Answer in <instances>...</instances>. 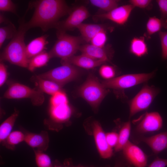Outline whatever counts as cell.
Wrapping results in <instances>:
<instances>
[{"label":"cell","instance_id":"6da1fadb","mask_svg":"<svg viewBox=\"0 0 167 167\" xmlns=\"http://www.w3.org/2000/svg\"><path fill=\"white\" fill-rule=\"evenodd\" d=\"M33 8L34 11L32 16L25 23L27 31L39 27L45 32L51 28H55L60 19L71 12L66 2L62 0L33 1L29 3L28 9Z\"/></svg>","mask_w":167,"mask_h":167},{"label":"cell","instance_id":"7a4b0ae2","mask_svg":"<svg viewBox=\"0 0 167 167\" xmlns=\"http://www.w3.org/2000/svg\"><path fill=\"white\" fill-rule=\"evenodd\" d=\"M25 23L24 18L19 20L16 33L1 54V61H6L18 66L28 68L29 60L26 55V45L24 41V36L27 31Z\"/></svg>","mask_w":167,"mask_h":167},{"label":"cell","instance_id":"3957f363","mask_svg":"<svg viewBox=\"0 0 167 167\" xmlns=\"http://www.w3.org/2000/svg\"><path fill=\"white\" fill-rule=\"evenodd\" d=\"M56 41L49 52L52 58H68L74 55L79 50L82 41L80 37L70 35L61 31H58Z\"/></svg>","mask_w":167,"mask_h":167},{"label":"cell","instance_id":"277c9868","mask_svg":"<svg viewBox=\"0 0 167 167\" xmlns=\"http://www.w3.org/2000/svg\"><path fill=\"white\" fill-rule=\"evenodd\" d=\"M109 90L105 88L95 76L90 74L86 81L78 89V93L94 109L98 108L101 103L108 93Z\"/></svg>","mask_w":167,"mask_h":167},{"label":"cell","instance_id":"5b68a950","mask_svg":"<svg viewBox=\"0 0 167 167\" xmlns=\"http://www.w3.org/2000/svg\"><path fill=\"white\" fill-rule=\"evenodd\" d=\"M155 71L148 73H139L123 75L105 80L101 83L105 88L123 90L145 83L155 75Z\"/></svg>","mask_w":167,"mask_h":167},{"label":"cell","instance_id":"8992f818","mask_svg":"<svg viewBox=\"0 0 167 167\" xmlns=\"http://www.w3.org/2000/svg\"><path fill=\"white\" fill-rule=\"evenodd\" d=\"M3 97L8 99H29L33 105L37 106L42 105L45 100L43 92L39 89L32 88L18 83L10 84Z\"/></svg>","mask_w":167,"mask_h":167},{"label":"cell","instance_id":"52a82bcc","mask_svg":"<svg viewBox=\"0 0 167 167\" xmlns=\"http://www.w3.org/2000/svg\"><path fill=\"white\" fill-rule=\"evenodd\" d=\"M160 92L153 86L146 85L129 102V117L137 113L145 110L150 106Z\"/></svg>","mask_w":167,"mask_h":167},{"label":"cell","instance_id":"ba28073f","mask_svg":"<svg viewBox=\"0 0 167 167\" xmlns=\"http://www.w3.org/2000/svg\"><path fill=\"white\" fill-rule=\"evenodd\" d=\"M79 74L78 69L74 66L64 64L37 75L41 78L54 82L62 86L75 79Z\"/></svg>","mask_w":167,"mask_h":167},{"label":"cell","instance_id":"9c48e42d","mask_svg":"<svg viewBox=\"0 0 167 167\" xmlns=\"http://www.w3.org/2000/svg\"><path fill=\"white\" fill-rule=\"evenodd\" d=\"M69 14L66 19L58 23L55 28L58 31L66 32V30L77 28L90 15L87 8L83 6L77 7Z\"/></svg>","mask_w":167,"mask_h":167},{"label":"cell","instance_id":"30bf717a","mask_svg":"<svg viewBox=\"0 0 167 167\" xmlns=\"http://www.w3.org/2000/svg\"><path fill=\"white\" fill-rule=\"evenodd\" d=\"M92 132L96 146L101 157L103 159L110 158L113 155L112 148L108 145L106 138V133L100 123L94 121L92 124Z\"/></svg>","mask_w":167,"mask_h":167},{"label":"cell","instance_id":"8fae6325","mask_svg":"<svg viewBox=\"0 0 167 167\" xmlns=\"http://www.w3.org/2000/svg\"><path fill=\"white\" fill-rule=\"evenodd\" d=\"M123 157L130 164L134 167H146L148 157L138 146L129 141L123 148Z\"/></svg>","mask_w":167,"mask_h":167},{"label":"cell","instance_id":"7c38bea8","mask_svg":"<svg viewBox=\"0 0 167 167\" xmlns=\"http://www.w3.org/2000/svg\"><path fill=\"white\" fill-rule=\"evenodd\" d=\"M135 7L131 4L118 6L111 11L94 16L97 19H108L119 25H123L128 20Z\"/></svg>","mask_w":167,"mask_h":167},{"label":"cell","instance_id":"4fadbf2b","mask_svg":"<svg viewBox=\"0 0 167 167\" xmlns=\"http://www.w3.org/2000/svg\"><path fill=\"white\" fill-rule=\"evenodd\" d=\"M162 118L157 112L146 113L136 126L135 130L139 133L157 131L161 129Z\"/></svg>","mask_w":167,"mask_h":167},{"label":"cell","instance_id":"5bb4252c","mask_svg":"<svg viewBox=\"0 0 167 167\" xmlns=\"http://www.w3.org/2000/svg\"><path fill=\"white\" fill-rule=\"evenodd\" d=\"M24 141L33 149L44 152L48 148L49 141L48 132L41 131L39 133L25 131Z\"/></svg>","mask_w":167,"mask_h":167},{"label":"cell","instance_id":"9a60e30c","mask_svg":"<svg viewBox=\"0 0 167 167\" xmlns=\"http://www.w3.org/2000/svg\"><path fill=\"white\" fill-rule=\"evenodd\" d=\"M62 64H69L86 69H91L101 66L106 62L93 59L84 54L75 56L61 60Z\"/></svg>","mask_w":167,"mask_h":167},{"label":"cell","instance_id":"2e32d148","mask_svg":"<svg viewBox=\"0 0 167 167\" xmlns=\"http://www.w3.org/2000/svg\"><path fill=\"white\" fill-rule=\"evenodd\" d=\"M139 138V141L148 145L155 154L167 148V131L151 136L141 137Z\"/></svg>","mask_w":167,"mask_h":167},{"label":"cell","instance_id":"e0dca14e","mask_svg":"<svg viewBox=\"0 0 167 167\" xmlns=\"http://www.w3.org/2000/svg\"><path fill=\"white\" fill-rule=\"evenodd\" d=\"M48 36L44 35L36 38L26 46V52L28 59H29L34 56L45 51L48 43Z\"/></svg>","mask_w":167,"mask_h":167},{"label":"cell","instance_id":"ac0fdd59","mask_svg":"<svg viewBox=\"0 0 167 167\" xmlns=\"http://www.w3.org/2000/svg\"><path fill=\"white\" fill-rule=\"evenodd\" d=\"M79 50L82 54L95 59L111 63L108 54L103 48L88 44L81 46Z\"/></svg>","mask_w":167,"mask_h":167},{"label":"cell","instance_id":"d6986e66","mask_svg":"<svg viewBox=\"0 0 167 167\" xmlns=\"http://www.w3.org/2000/svg\"><path fill=\"white\" fill-rule=\"evenodd\" d=\"M19 114V111L15 109L14 112L4 120L0 126V142L2 144L12 132L16 119Z\"/></svg>","mask_w":167,"mask_h":167},{"label":"cell","instance_id":"ffe728a7","mask_svg":"<svg viewBox=\"0 0 167 167\" xmlns=\"http://www.w3.org/2000/svg\"><path fill=\"white\" fill-rule=\"evenodd\" d=\"M77 28L80 32L83 39L87 42H90L98 33L104 29L100 25L84 23L81 24Z\"/></svg>","mask_w":167,"mask_h":167},{"label":"cell","instance_id":"44dd1931","mask_svg":"<svg viewBox=\"0 0 167 167\" xmlns=\"http://www.w3.org/2000/svg\"><path fill=\"white\" fill-rule=\"evenodd\" d=\"M36 83L38 89L43 92L52 96L57 92L62 91V87L58 84L52 81L41 78L36 76Z\"/></svg>","mask_w":167,"mask_h":167},{"label":"cell","instance_id":"7402d4cb","mask_svg":"<svg viewBox=\"0 0 167 167\" xmlns=\"http://www.w3.org/2000/svg\"><path fill=\"white\" fill-rule=\"evenodd\" d=\"M130 52L138 57H141L148 53L147 45L143 37L133 38L131 41Z\"/></svg>","mask_w":167,"mask_h":167},{"label":"cell","instance_id":"603a6c76","mask_svg":"<svg viewBox=\"0 0 167 167\" xmlns=\"http://www.w3.org/2000/svg\"><path fill=\"white\" fill-rule=\"evenodd\" d=\"M51 58L49 52L45 50L30 58L27 68L29 71H33L36 68L46 65Z\"/></svg>","mask_w":167,"mask_h":167},{"label":"cell","instance_id":"cb8c5ba5","mask_svg":"<svg viewBox=\"0 0 167 167\" xmlns=\"http://www.w3.org/2000/svg\"><path fill=\"white\" fill-rule=\"evenodd\" d=\"M131 129V124L130 121L125 122L123 124L118 134V140L114 151L118 152L122 150L129 141Z\"/></svg>","mask_w":167,"mask_h":167},{"label":"cell","instance_id":"d4e9b609","mask_svg":"<svg viewBox=\"0 0 167 167\" xmlns=\"http://www.w3.org/2000/svg\"><path fill=\"white\" fill-rule=\"evenodd\" d=\"M25 134L19 131H12L8 136L2 145L6 148L12 150L15 149V146L24 141Z\"/></svg>","mask_w":167,"mask_h":167},{"label":"cell","instance_id":"484cf974","mask_svg":"<svg viewBox=\"0 0 167 167\" xmlns=\"http://www.w3.org/2000/svg\"><path fill=\"white\" fill-rule=\"evenodd\" d=\"M163 27L167 28V21L156 16L150 17L146 24L147 31L149 35L159 31Z\"/></svg>","mask_w":167,"mask_h":167},{"label":"cell","instance_id":"4316f807","mask_svg":"<svg viewBox=\"0 0 167 167\" xmlns=\"http://www.w3.org/2000/svg\"><path fill=\"white\" fill-rule=\"evenodd\" d=\"M17 30L14 24L12 23L0 28V48L6 40L12 39L15 35Z\"/></svg>","mask_w":167,"mask_h":167},{"label":"cell","instance_id":"83f0119b","mask_svg":"<svg viewBox=\"0 0 167 167\" xmlns=\"http://www.w3.org/2000/svg\"><path fill=\"white\" fill-rule=\"evenodd\" d=\"M92 5L109 12L118 6V1L115 0H90Z\"/></svg>","mask_w":167,"mask_h":167},{"label":"cell","instance_id":"f1b7e54d","mask_svg":"<svg viewBox=\"0 0 167 167\" xmlns=\"http://www.w3.org/2000/svg\"><path fill=\"white\" fill-rule=\"evenodd\" d=\"M37 167H53V163L49 156L44 152L33 149Z\"/></svg>","mask_w":167,"mask_h":167},{"label":"cell","instance_id":"f546056e","mask_svg":"<svg viewBox=\"0 0 167 167\" xmlns=\"http://www.w3.org/2000/svg\"><path fill=\"white\" fill-rule=\"evenodd\" d=\"M105 31L103 30L98 33L91 40V44L95 46L103 48L107 41Z\"/></svg>","mask_w":167,"mask_h":167},{"label":"cell","instance_id":"4dcf8cb0","mask_svg":"<svg viewBox=\"0 0 167 167\" xmlns=\"http://www.w3.org/2000/svg\"><path fill=\"white\" fill-rule=\"evenodd\" d=\"M68 103L66 94L62 91L58 92L52 96L50 100V106H55Z\"/></svg>","mask_w":167,"mask_h":167},{"label":"cell","instance_id":"1f68e13d","mask_svg":"<svg viewBox=\"0 0 167 167\" xmlns=\"http://www.w3.org/2000/svg\"><path fill=\"white\" fill-rule=\"evenodd\" d=\"M99 73L103 78L106 80H108L114 78L116 71L113 66L103 65L101 66L99 70Z\"/></svg>","mask_w":167,"mask_h":167},{"label":"cell","instance_id":"d6a6232c","mask_svg":"<svg viewBox=\"0 0 167 167\" xmlns=\"http://www.w3.org/2000/svg\"><path fill=\"white\" fill-rule=\"evenodd\" d=\"M0 11L1 12H9L17 15L16 7L10 0H0Z\"/></svg>","mask_w":167,"mask_h":167},{"label":"cell","instance_id":"836d02e7","mask_svg":"<svg viewBox=\"0 0 167 167\" xmlns=\"http://www.w3.org/2000/svg\"><path fill=\"white\" fill-rule=\"evenodd\" d=\"M159 35L161 43L162 58L167 60V31H160Z\"/></svg>","mask_w":167,"mask_h":167},{"label":"cell","instance_id":"e575fe53","mask_svg":"<svg viewBox=\"0 0 167 167\" xmlns=\"http://www.w3.org/2000/svg\"><path fill=\"white\" fill-rule=\"evenodd\" d=\"M106 138L107 142L111 148L116 146L118 140V134L112 132L106 133Z\"/></svg>","mask_w":167,"mask_h":167},{"label":"cell","instance_id":"d590c367","mask_svg":"<svg viewBox=\"0 0 167 167\" xmlns=\"http://www.w3.org/2000/svg\"><path fill=\"white\" fill-rule=\"evenodd\" d=\"M156 2L161 13V19L167 21V0H157Z\"/></svg>","mask_w":167,"mask_h":167},{"label":"cell","instance_id":"8d00e7d4","mask_svg":"<svg viewBox=\"0 0 167 167\" xmlns=\"http://www.w3.org/2000/svg\"><path fill=\"white\" fill-rule=\"evenodd\" d=\"M152 1L150 0H130L129 1V2L135 7H137L141 8H145L148 7Z\"/></svg>","mask_w":167,"mask_h":167},{"label":"cell","instance_id":"74e56055","mask_svg":"<svg viewBox=\"0 0 167 167\" xmlns=\"http://www.w3.org/2000/svg\"><path fill=\"white\" fill-rule=\"evenodd\" d=\"M7 68L2 61L0 63V86L1 87L6 82L7 76Z\"/></svg>","mask_w":167,"mask_h":167},{"label":"cell","instance_id":"f35d334b","mask_svg":"<svg viewBox=\"0 0 167 167\" xmlns=\"http://www.w3.org/2000/svg\"><path fill=\"white\" fill-rule=\"evenodd\" d=\"M167 165V159L156 157L148 167H165Z\"/></svg>","mask_w":167,"mask_h":167},{"label":"cell","instance_id":"ab89813d","mask_svg":"<svg viewBox=\"0 0 167 167\" xmlns=\"http://www.w3.org/2000/svg\"><path fill=\"white\" fill-rule=\"evenodd\" d=\"M130 166L124 157H121L116 160L113 167H130Z\"/></svg>","mask_w":167,"mask_h":167},{"label":"cell","instance_id":"60d3db41","mask_svg":"<svg viewBox=\"0 0 167 167\" xmlns=\"http://www.w3.org/2000/svg\"><path fill=\"white\" fill-rule=\"evenodd\" d=\"M0 24L4 23L7 25L12 23L8 19L6 18L2 13H0Z\"/></svg>","mask_w":167,"mask_h":167},{"label":"cell","instance_id":"b9f144b4","mask_svg":"<svg viewBox=\"0 0 167 167\" xmlns=\"http://www.w3.org/2000/svg\"><path fill=\"white\" fill-rule=\"evenodd\" d=\"M65 167H85L80 166H75L73 165L71 161L69 160H66L64 161L63 164ZM102 167H109V166H106Z\"/></svg>","mask_w":167,"mask_h":167},{"label":"cell","instance_id":"7bdbcfd3","mask_svg":"<svg viewBox=\"0 0 167 167\" xmlns=\"http://www.w3.org/2000/svg\"><path fill=\"white\" fill-rule=\"evenodd\" d=\"M53 167H65L64 165H62L58 161H55L54 163H53Z\"/></svg>","mask_w":167,"mask_h":167}]
</instances>
